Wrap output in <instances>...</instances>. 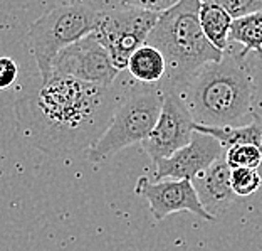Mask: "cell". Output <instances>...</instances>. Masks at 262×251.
Listing matches in <instances>:
<instances>
[{
	"label": "cell",
	"instance_id": "16",
	"mask_svg": "<svg viewBox=\"0 0 262 251\" xmlns=\"http://www.w3.org/2000/svg\"><path fill=\"white\" fill-rule=\"evenodd\" d=\"M225 160L230 169H259L262 150L254 145H232L225 148Z\"/></svg>",
	"mask_w": 262,
	"mask_h": 251
},
{
	"label": "cell",
	"instance_id": "6",
	"mask_svg": "<svg viewBox=\"0 0 262 251\" xmlns=\"http://www.w3.org/2000/svg\"><path fill=\"white\" fill-rule=\"evenodd\" d=\"M157 21L158 14L141 9L118 7L101 10L96 35L108 49L118 71L126 69L129 57L148 43Z\"/></svg>",
	"mask_w": 262,
	"mask_h": 251
},
{
	"label": "cell",
	"instance_id": "17",
	"mask_svg": "<svg viewBox=\"0 0 262 251\" xmlns=\"http://www.w3.org/2000/svg\"><path fill=\"white\" fill-rule=\"evenodd\" d=\"M262 186V177L257 169H232V189L235 196L247 197L257 192Z\"/></svg>",
	"mask_w": 262,
	"mask_h": 251
},
{
	"label": "cell",
	"instance_id": "4",
	"mask_svg": "<svg viewBox=\"0 0 262 251\" xmlns=\"http://www.w3.org/2000/svg\"><path fill=\"white\" fill-rule=\"evenodd\" d=\"M99 14L94 0H69L49 9L31 24L26 43L42 80L51 78L52 63L64 49L96 32Z\"/></svg>",
	"mask_w": 262,
	"mask_h": 251
},
{
	"label": "cell",
	"instance_id": "11",
	"mask_svg": "<svg viewBox=\"0 0 262 251\" xmlns=\"http://www.w3.org/2000/svg\"><path fill=\"white\" fill-rule=\"evenodd\" d=\"M192 182L202 204L213 218H217V214L225 211L235 201V192L232 189V169L225 160V155Z\"/></svg>",
	"mask_w": 262,
	"mask_h": 251
},
{
	"label": "cell",
	"instance_id": "2",
	"mask_svg": "<svg viewBox=\"0 0 262 251\" xmlns=\"http://www.w3.org/2000/svg\"><path fill=\"white\" fill-rule=\"evenodd\" d=\"M239 56L224 54L208 63L180 93L196 125L241 127L252 113L255 83L251 69Z\"/></svg>",
	"mask_w": 262,
	"mask_h": 251
},
{
	"label": "cell",
	"instance_id": "3",
	"mask_svg": "<svg viewBox=\"0 0 262 251\" xmlns=\"http://www.w3.org/2000/svg\"><path fill=\"white\" fill-rule=\"evenodd\" d=\"M200 0H180L175 7L158 15L148 43L162 52L166 74L160 88L182 93L188 81L205 64L220 61L225 52L219 51L202 29Z\"/></svg>",
	"mask_w": 262,
	"mask_h": 251
},
{
	"label": "cell",
	"instance_id": "19",
	"mask_svg": "<svg viewBox=\"0 0 262 251\" xmlns=\"http://www.w3.org/2000/svg\"><path fill=\"white\" fill-rule=\"evenodd\" d=\"M121 7H131V9H141L153 14H163L170 10L171 7L180 2V0H118Z\"/></svg>",
	"mask_w": 262,
	"mask_h": 251
},
{
	"label": "cell",
	"instance_id": "5",
	"mask_svg": "<svg viewBox=\"0 0 262 251\" xmlns=\"http://www.w3.org/2000/svg\"><path fill=\"white\" fill-rule=\"evenodd\" d=\"M163 106L160 86L141 85L118 103L113 118L91 147L84 152L86 160L101 164L136 143H143L151 133Z\"/></svg>",
	"mask_w": 262,
	"mask_h": 251
},
{
	"label": "cell",
	"instance_id": "14",
	"mask_svg": "<svg viewBox=\"0 0 262 251\" xmlns=\"http://www.w3.org/2000/svg\"><path fill=\"white\" fill-rule=\"evenodd\" d=\"M232 17L224 7L217 4L202 2L200 5V24L207 35V39L217 47L219 51L225 52L229 47V35L232 29Z\"/></svg>",
	"mask_w": 262,
	"mask_h": 251
},
{
	"label": "cell",
	"instance_id": "10",
	"mask_svg": "<svg viewBox=\"0 0 262 251\" xmlns=\"http://www.w3.org/2000/svg\"><path fill=\"white\" fill-rule=\"evenodd\" d=\"M224 155L225 147L215 137L195 130L192 140L185 147L155 165V181H165V179L193 181Z\"/></svg>",
	"mask_w": 262,
	"mask_h": 251
},
{
	"label": "cell",
	"instance_id": "12",
	"mask_svg": "<svg viewBox=\"0 0 262 251\" xmlns=\"http://www.w3.org/2000/svg\"><path fill=\"white\" fill-rule=\"evenodd\" d=\"M126 69L140 85L158 86L166 74V61L157 47L145 44L129 57Z\"/></svg>",
	"mask_w": 262,
	"mask_h": 251
},
{
	"label": "cell",
	"instance_id": "15",
	"mask_svg": "<svg viewBox=\"0 0 262 251\" xmlns=\"http://www.w3.org/2000/svg\"><path fill=\"white\" fill-rule=\"evenodd\" d=\"M229 41L242 46L241 52L237 54L241 59H246L251 52L262 57V12L234 19Z\"/></svg>",
	"mask_w": 262,
	"mask_h": 251
},
{
	"label": "cell",
	"instance_id": "18",
	"mask_svg": "<svg viewBox=\"0 0 262 251\" xmlns=\"http://www.w3.org/2000/svg\"><path fill=\"white\" fill-rule=\"evenodd\" d=\"M200 2L217 4L227 10L234 19L254 14V12H262V0H200Z\"/></svg>",
	"mask_w": 262,
	"mask_h": 251
},
{
	"label": "cell",
	"instance_id": "20",
	"mask_svg": "<svg viewBox=\"0 0 262 251\" xmlns=\"http://www.w3.org/2000/svg\"><path fill=\"white\" fill-rule=\"evenodd\" d=\"M19 78V66L12 57H0V89L12 86Z\"/></svg>",
	"mask_w": 262,
	"mask_h": 251
},
{
	"label": "cell",
	"instance_id": "9",
	"mask_svg": "<svg viewBox=\"0 0 262 251\" xmlns=\"http://www.w3.org/2000/svg\"><path fill=\"white\" fill-rule=\"evenodd\" d=\"M135 192L148 201L155 221H163L170 214L182 211L192 213L207 221H215V218L202 204L192 181L165 179V181L151 182L148 177H140L135 186Z\"/></svg>",
	"mask_w": 262,
	"mask_h": 251
},
{
	"label": "cell",
	"instance_id": "13",
	"mask_svg": "<svg viewBox=\"0 0 262 251\" xmlns=\"http://www.w3.org/2000/svg\"><path fill=\"white\" fill-rule=\"evenodd\" d=\"M195 130L202 133L212 135L222 143L225 148L232 145H254L262 150V117L252 115V120L241 125V127H204V125H196Z\"/></svg>",
	"mask_w": 262,
	"mask_h": 251
},
{
	"label": "cell",
	"instance_id": "8",
	"mask_svg": "<svg viewBox=\"0 0 262 251\" xmlns=\"http://www.w3.org/2000/svg\"><path fill=\"white\" fill-rule=\"evenodd\" d=\"M193 133L195 120L183 96L177 91H163L162 113L153 131L141 143V147L157 165L185 147L192 140Z\"/></svg>",
	"mask_w": 262,
	"mask_h": 251
},
{
	"label": "cell",
	"instance_id": "7",
	"mask_svg": "<svg viewBox=\"0 0 262 251\" xmlns=\"http://www.w3.org/2000/svg\"><path fill=\"white\" fill-rule=\"evenodd\" d=\"M120 73L108 49L98 39L96 32H93L64 49L52 63L51 74H62L89 85L111 88Z\"/></svg>",
	"mask_w": 262,
	"mask_h": 251
},
{
	"label": "cell",
	"instance_id": "1",
	"mask_svg": "<svg viewBox=\"0 0 262 251\" xmlns=\"http://www.w3.org/2000/svg\"><path fill=\"white\" fill-rule=\"evenodd\" d=\"M115 86L62 74L29 80L15 100V123L29 145L49 157H74L104 133L118 106Z\"/></svg>",
	"mask_w": 262,
	"mask_h": 251
}]
</instances>
